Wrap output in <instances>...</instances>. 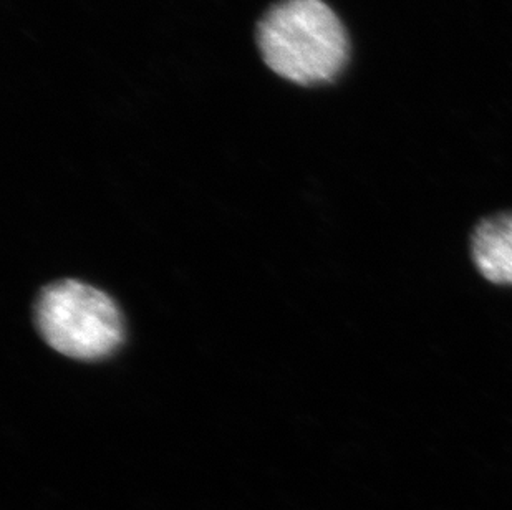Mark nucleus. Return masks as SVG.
I'll return each instance as SVG.
<instances>
[{
	"label": "nucleus",
	"instance_id": "nucleus-1",
	"mask_svg": "<svg viewBox=\"0 0 512 510\" xmlns=\"http://www.w3.org/2000/svg\"><path fill=\"white\" fill-rule=\"evenodd\" d=\"M254 39L264 65L299 87L334 82L350 58L347 29L325 0H277L257 20Z\"/></svg>",
	"mask_w": 512,
	"mask_h": 510
},
{
	"label": "nucleus",
	"instance_id": "nucleus-3",
	"mask_svg": "<svg viewBox=\"0 0 512 510\" xmlns=\"http://www.w3.org/2000/svg\"><path fill=\"white\" fill-rule=\"evenodd\" d=\"M471 254L484 279L512 285V212L479 222L471 237Z\"/></svg>",
	"mask_w": 512,
	"mask_h": 510
},
{
	"label": "nucleus",
	"instance_id": "nucleus-2",
	"mask_svg": "<svg viewBox=\"0 0 512 510\" xmlns=\"http://www.w3.org/2000/svg\"><path fill=\"white\" fill-rule=\"evenodd\" d=\"M35 323L50 347L75 360H103L125 340V322L112 297L78 280L45 287Z\"/></svg>",
	"mask_w": 512,
	"mask_h": 510
}]
</instances>
